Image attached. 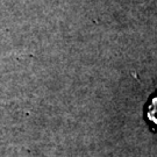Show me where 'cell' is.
Returning <instances> with one entry per match:
<instances>
[{"label":"cell","instance_id":"6da1fadb","mask_svg":"<svg viewBox=\"0 0 157 157\" xmlns=\"http://www.w3.org/2000/svg\"><path fill=\"white\" fill-rule=\"evenodd\" d=\"M148 119L157 124V97L152 99L150 105L148 106Z\"/></svg>","mask_w":157,"mask_h":157}]
</instances>
